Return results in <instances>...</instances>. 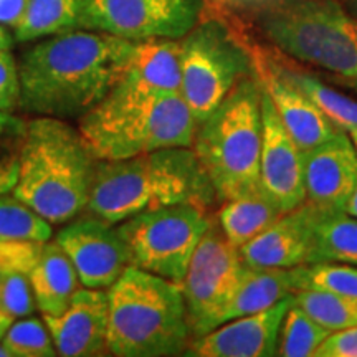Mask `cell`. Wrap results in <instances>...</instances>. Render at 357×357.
<instances>
[{
	"instance_id": "cell-28",
	"label": "cell",
	"mask_w": 357,
	"mask_h": 357,
	"mask_svg": "<svg viewBox=\"0 0 357 357\" xmlns=\"http://www.w3.org/2000/svg\"><path fill=\"white\" fill-rule=\"evenodd\" d=\"M52 223L15 195H0V242H48Z\"/></svg>"
},
{
	"instance_id": "cell-39",
	"label": "cell",
	"mask_w": 357,
	"mask_h": 357,
	"mask_svg": "<svg viewBox=\"0 0 357 357\" xmlns=\"http://www.w3.org/2000/svg\"><path fill=\"white\" fill-rule=\"evenodd\" d=\"M13 323V318L12 316H8L6 311L0 310V337L6 334V331L8 328H10V324Z\"/></svg>"
},
{
	"instance_id": "cell-1",
	"label": "cell",
	"mask_w": 357,
	"mask_h": 357,
	"mask_svg": "<svg viewBox=\"0 0 357 357\" xmlns=\"http://www.w3.org/2000/svg\"><path fill=\"white\" fill-rule=\"evenodd\" d=\"M136 42L73 29L42 38L19 63L24 113L79 119L121 78Z\"/></svg>"
},
{
	"instance_id": "cell-41",
	"label": "cell",
	"mask_w": 357,
	"mask_h": 357,
	"mask_svg": "<svg viewBox=\"0 0 357 357\" xmlns=\"http://www.w3.org/2000/svg\"><path fill=\"white\" fill-rule=\"evenodd\" d=\"M347 134H349V137H351V141H352V144L356 146V149H357V128H352V129H347L346 131Z\"/></svg>"
},
{
	"instance_id": "cell-7",
	"label": "cell",
	"mask_w": 357,
	"mask_h": 357,
	"mask_svg": "<svg viewBox=\"0 0 357 357\" xmlns=\"http://www.w3.org/2000/svg\"><path fill=\"white\" fill-rule=\"evenodd\" d=\"M258 26L287 56L349 83L357 79V19L339 0H275Z\"/></svg>"
},
{
	"instance_id": "cell-26",
	"label": "cell",
	"mask_w": 357,
	"mask_h": 357,
	"mask_svg": "<svg viewBox=\"0 0 357 357\" xmlns=\"http://www.w3.org/2000/svg\"><path fill=\"white\" fill-rule=\"evenodd\" d=\"M333 331L324 328L311 314L303 310L298 303L288 307L281 321L278 337V356L281 357H311L324 339Z\"/></svg>"
},
{
	"instance_id": "cell-12",
	"label": "cell",
	"mask_w": 357,
	"mask_h": 357,
	"mask_svg": "<svg viewBox=\"0 0 357 357\" xmlns=\"http://www.w3.org/2000/svg\"><path fill=\"white\" fill-rule=\"evenodd\" d=\"M55 242L77 268L84 288L108 289L129 266V253L118 225L86 215L66 222Z\"/></svg>"
},
{
	"instance_id": "cell-30",
	"label": "cell",
	"mask_w": 357,
	"mask_h": 357,
	"mask_svg": "<svg viewBox=\"0 0 357 357\" xmlns=\"http://www.w3.org/2000/svg\"><path fill=\"white\" fill-rule=\"evenodd\" d=\"M25 134L24 118L0 111V195L12 192L17 184Z\"/></svg>"
},
{
	"instance_id": "cell-37",
	"label": "cell",
	"mask_w": 357,
	"mask_h": 357,
	"mask_svg": "<svg viewBox=\"0 0 357 357\" xmlns=\"http://www.w3.org/2000/svg\"><path fill=\"white\" fill-rule=\"evenodd\" d=\"M12 45H13V38L8 35L6 26L0 25V52L10 50Z\"/></svg>"
},
{
	"instance_id": "cell-13",
	"label": "cell",
	"mask_w": 357,
	"mask_h": 357,
	"mask_svg": "<svg viewBox=\"0 0 357 357\" xmlns=\"http://www.w3.org/2000/svg\"><path fill=\"white\" fill-rule=\"evenodd\" d=\"M260 102V187L283 212H288L306 202L305 153L284 128L273 101L263 86Z\"/></svg>"
},
{
	"instance_id": "cell-29",
	"label": "cell",
	"mask_w": 357,
	"mask_h": 357,
	"mask_svg": "<svg viewBox=\"0 0 357 357\" xmlns=\"http://www.w3.org/2000/svg\"><path fill=\"white\" fill-rule=\"evenodd\" d=\"M293 298L307 314L331 331L357 326V298L312 289L294 291Z\"/></svg>"
},
{
	"instance_id": "cell-14",
	"label": "cell",
	"mask_w": 357,
	"mask_h": 357,
	"mask_svg": "<svg viewBox=\"0 0 357 357\" xmlns=\"http://www.w3.org/2000/svg\"><path fill=\"white\" fill-rule=\"evenodd\" d=\"M293 294L268 310L231 319L207 334L192 337L185 356L194 357H271L278 356L281 321Z\"/></svg>"
},
{
	"instance_id": "cell-18",
	"label": "cell",
	"mask_w": 357,
	"mask_h": 357,
	"mask_svg": "<svg viewBox=\"0 0 357 357\" xmlns=\"http://www.w3.org/2000/svg\"><path fill=\"white\" fill-rule=\"evenodd\" d=\"M255 73L273 101L284 128L300 146L303 153L314 149L316 146L329 141L339 129L328 116L321 113L318 106L306 98L298 88L287 82L268 61L266 53L253 50Z\"/></svg>"
},
{
	"instance_id": "cell-31",
	"label": "cell",
	"mask_w": 357,
	"mask_h": 357,
	"mask_svg": "<svg viewBox=\"0 0 357 357\" xmlns=\"http://www.w3.org/2000/svg\"><path fill=\"white\" fill-rule=\"evenodd\" d=\"M0 341L10 357H53L58 354L47 324L37 318H22L12 323Z\"/></svg>"
},
{
	"instance_id": "cell-23",
	"label": "cell",
	"mask_w": 357,
	"mask_h": 357,
	"mask_svg": "<svg viewBox=\"0 0 357 357\" xmlns=\"http://www.w3.org/2000/svg\"><path fill=\"white\" fill-rule=\"evenodd\" d=\"M271 66L278 71L287 82L298 88L306 98L314 102L321 109V113L328 116L337 128L352 129L357 128V101L346 96L344 93L337 91L336 88L328 86L321 82L319 78L312 77L310 73H305L296 66H289L283 61H278V58L266 55Z\"/></svg>"
},
{
	"instance_id": "cell-5",
	"label": "cell",
	"mask_w": 357,
	"mask_h": 357,
	"mask_svg": "<svg viewBox=\"0 0 357 357\" xmlns=\"http://www.w3.org/2000/svg\"><path fill=\"white\" fill-rule=\"evenodd\" d=\"M192 337L181 284L129 265L108 288L106 347L118 357L185 354Z\"/></svg>"
},
{
	"instance_id": "cell-27",
	"label": "cell",
	"mask_w": 357,
	"mask_h": 357,
	"mask_svg": "<svg viewBox=\"0 0 357 357\" xmlns=\"http://www.w3.org/2000/svg\"><path fill=\"white\" fill-rule=\"evenodd\" d=\"M294 291L334 293L357 298V265L347 263H305L289 270Z\"/></svg>"
},
{
	"instance_id": "cell-42",
	"label": "cell",
	"mask_w": 357,
	"mask_h": 357,
	"mask_svg": "<svg viewBox=\"0 0 357 357\" xmlns=\"http://www.w3.org/2000/svg\"><path fill=\"white\" fill-rule=\"evenodd\" d=\"M223 2H231V3H248V2H260V0H223Z\"/></svg>"
},
{
	"instance_id": "cell-11",
	"label": "cell",
	"mask_w": 357,
	"mask_h": 357,
	"mask_svg": "<svg viewBox=\"0 0 357 357\" xmlns=\"http://www.w3.org/2000/svg\"><path fill=\"white\" fill-rule=\"evenodd\" d=\"M245 268L240 250L229 242L212 218L181 283L192 337L211 331L213 318L238 287Z\"/></svg>"
},
{
	"instance_id": "cell-44",
	"label": "cell",
	"mask_w": 357,
	"mask_h": 357,
	"mask_svg": "<svg viewBox=\"0 0 357 357\" xmlns=\"http://www.w3.org/2000/svg\"><path fill=\"white\" fill-rule=\"evenodd\" d=\"M351 84H352V86H354V89L357 91V79H354V82H352Z\"/></svg>"
},
{
	"instance_id": "cell-10",
	"label": "cell",
	"mask_w": 357,
	"mask_h": 357,
	"mask_svg": "<svg viewBox=\"0 0 357 357\" xmlns=\"http://www.w3.org/2000/svg\"><path fill=\"white\" fill-rule=\"evenodd\" d=\"M207 0H79L78 29L132 42L181 40L202 20Z\"/></svg>"
},
{
	"instance_id": "cell-2",
	"label": "cell",
	"mask_w": 357,
	"mask_h": 357,
	"mask_svg": "<svg viewBox=\"0 0 357 357\" xmlns=\"http://www.w3.org/2000/svg\"><path fill=\"white\" fill-rule=\"evenodd\" d=\"M217 192L192 147H167L126 159H98L84 212L118 225L174 204L211 211Z\"/></svg>"
},
{
	"instance_id": "cell-19",
	"label": "cell",
	"mask_w": 357,
	"mask_h": 357,
	"mask_svg": "<svg viewBox=\"0 0 357 357\" xmlns=\"http://www.w3.org/2000/svg\"><path fill=\"white\" fill-rule=\"evenodd\" d=\"M29 278L37 307L50 316L63 312L82 284L77 268L56 242L43 243Z\"/></svg>"
},
{
	"instance_id": "cell-35",
	"label": "cell",
	"mask_w": 357,
	"mask_h": 357,
	"mask_svg": "<svg viewBox=\"0 0 357 357\" xmlns=\"http://www.w3.org/2000/svg\"><path fill=\"white\" fill-rule=\"evenodd\" d=\"M314 357H357V326L333 331L316 349Z\"/></svg>"
},
{
	"instance_id": "cell-16",
	"label": "cell",
	"mask_w": 357,
	"mask_h": 357,
	"mask_svg": "<svg viewBox=\"0 0 357 357\" xmlns=\"http://www.w3.org/2000/svg\"><path fill=\"white\" fill-rule=\"evenodd\" d=\"M323 213L307 200L284 212L266 230L238 248L243 263L258 270H291L305 265Z\"/></svg>"
},
{
	"instance_id": "cell-4",
	"label": "cell",
	"mask_w": 357,
	"mask_h": 357,
	"mask_svg": "<svg viewBox=\"0 0 357 357\" xmlns=\"http://www.w3.org/2000/svg\"><path fill=\"white\" fill-rule=\"evenodd\" d=\"M98 158L79 129L66 119L37 116L26 121L20 172L13 195L50 223L84 212Z\"/></svg>"
},
{
	"instance_id": "cell-38",
	"label": "cell",
	"mask_w": 357,
	"mask_h": 357,
	"mask_svg": "<svg viewBox=\"0 0 357 357\" xmlns=\"http://www.w3.org/2000/svg\"><path fill=\"white\" fill-rule=\"evenodd\" d=\"M346 213L347 215H352L357 218V185H356V189L352 190L349 202H347V205H346Z\"/></svg>"
},
{
	"instance_id": "cell-15",
	"label": "cell",
	"mask_w": 357,
	"mask_h": 357,
	"mask_svg": "<svg viewBox=\"0 0 357 357\" xmlns=\"http://www.w3.org/2000/svg\"><path fill=\"white\" fill-rule=\"evenodd\" d=\"M356 185L357 149L344 129L305 154L306 200L319 211L346 213Z\"/></svg>"
},
{
	"instance_id": "cell-34",
	"label": "cell",
	"mask_w": 357,
	"mask_h": 357,
	"mask_svg": "<svg viewBox=\"0 0 357 357\" xmlns=\"http://www.w3.org/2000/svg\"><path fill=\"white\" fill-rule=\"evenodd\" d=\"M20 71L8 50L0 52V111L13 113L20 106Z\"/></svg>"
},
{
	"instance_id": "cell-6",
	"label": "cell",
	"mask_w": 357,
	"mask_h": 357,
	"mask_svg": "<svg viewBox=\"0 0 357 357\" xmlns=\"http://www.w3.org/2000/svg\"><path fill=\"white\" fill-rule=\"evenodd\" d=\"M261 84L257 73L240 79L195 128L197 154L218 202L260 189Z\"/></svg>"
},
{
	"instance_id": "cell-21",
	"label": "cell",
	"mask_w": 357,
	"mask_h": 357,
	"mask_svg": "<svg viewBox=\"0 0 357 357\" xmlns=\"http://www.w3.org/2000/svg\"><path fill=\"white\" fill-rule=\"evenodd\" d=\"M123 77L154 93H181V42L171 38L136 42Z\"/></svg>"
},
{
	"instance_id": "cell-43",
	"label": "cell",
	"mask_w": 357,
	"mask_h": 357,
	"mask_svg": "<svg viewBox=\"0 0 357 357\" xmlns=\"http://www.w3.org/2000/svg\"><path fill=\"white\" fill-rule=\"evenodd\" d=\"M0 357H10V356H8V352H7L6 347H3L2 341H0Z\"/></svg>"
},
{
	"instance_id": "cell-20",
	"label": "cell",
	"mask_w": 357,
	"mask_h": 357,
	"mask_svg": "<svg viewBox=\"0 0 357 357\" xmlns=\"http://www.w3.org/2000/svg\"><path fill=\"white\" fill-rule=\"evenodd\" d=\"M293 293L289 270H258L247 266L234 294L213 318L212 329L231 319L268 310Z\"/></svg>"
},
{
	"instance_id": "cell-32",
	"label": "cell",
	"mask_w": 357,
	"mask_h": 357,
	"mask_svg": "<svg viewBox=\"0 0 357 357\" xmlns=\"http://www.w3.org/2000/svg\"><path fill=\"white\" fill-rule=\"evenodd\" d=\"M37 307L29 275L10 273L0 276V310L13 319L26 318Z\"/></svg>"
},
{
	"instance_id": "cell-24",
	"label": "cell",
	"mask_w": 357,
	"mask_h": 357,
	"mask_svg": "<svg viewBox=\"0 0 357 357\" xmlns=\"http://www.w3.org/2000/svg\"><path fill=\"white\" fill-rule=\"evenodd\" d=\"M79 0H29L26 8L13 26L17 42L26 43L78 29Z\"/></svg>"
},
{
	"instance_id": "cell-40",
	"label": "cell",
	"mask_w": 357,
	"mask_h": 357,
	"mask_svg": "<svg viewBox=\"0 0 357 357\" xmlns=\"http://www.w3.org/2000/svg\"><path fill=\"white\" fill-rule=\"evenodd\" d=\"M339 3L357 19V0H339Z\"/></svg>"
},
{
	"instance_id": "cell-22",
	"label": "cell",
	"mask_w": 357,
	"mask_h": 357,
	"mask_svg": "<svg viewBox=\"0 0 357 357\" xmlns=\"http://www.w3.org/2000/svg\"><path fill=\"white\" fill-rule=\"evenodd\" d=\"M283 213V208L260 187L250 194L222 202L215 220L229 242L240 248L266 230Z\"/></svg>"
},
{
	"instance_id": "cell-36",
	"label": "cell",
	"mask_w": 357,
	"mask_h": 357,
	"mask_svg": "<svg viewBox=\"0 0 357 357\" xmlns=\"http://www.w3.org/2000/svg\"><path fill=\"white\" fill-rule=\"evenodd\" d=\"M29 0H0V25L15 26L24 15Z\"/></svg>"
},
{
	"instance_id": "cell-25",
	"label": "cell",
	"mask_w": 357,
	"mask_h": 357,
	"mask_svg": "<svg viewBox=\"0 0 357 357\" xmlns=\"http://www.w3.org/2000/svg\"><path fill=\"white\" fill-rule=\"evenodd\" d=\"M307 263L357 265V218L324 212L316 225Z\"/></svg>"
},
{
	"instance_id": "cell-3",
	"label": "cell",
	"mask_w": 357,
	"mask_h": 357,
	"mask_svg": "<svg viewBox=\"0 0 357 357\" xmlns=\"http://www.w3.org/2000/svg\"><path fill=\"white\" fill-rule=\"evenodd\" d=\"M194 114L181 93H154L123 77L78 119L98 159H126L167 147H192Z\"/></svg>"
},
{
	"instance_id": "cell-17",
	"label": "cell",
	"mask_w": 357,
	"mask_h": 357,
	"mask_svg": "<svg viewBox=\"0 0 357 357\" xmlns=\"http://www.w3.org/2000/svg\"><path fill=\"white\" fill-rule=\"evenodd\" d=\"M43 321L60 356L102 354V351H108V289H78L63 312L43 314Z\"/></svg>"
},
{
	"instance_id": "cell-33",
	"label": "cell",
	"mask_w": 357,
	"mask_h": 357,
	"mask_svg": "<svg viewBox=\"0 0 357 357\" xmlns=\"http://www.w3.org/2000/svg\"><path fill=\"white\" fill-rule=\"evenodd\" d=\"M45 242H0V276L29 275L37 263Z\"/></svg>"
},
{
	"instance_id": "cell-8",
	"label": "cell",
	"mask_w": 357,
	"mask_h": 357,
	"mask_svg": "<svg viewBox=\"0 0 357 357\" xmlns=\"http://www.w3.org/2000/svg\"><path fill=\"white\" fill-rule=\"evenodd\" d=\"M178 42L181 95L199 124L240 79L255 73V60L238 35L217 17H202Z\"/></svg>"
},
{
	"instance_id": "cell-9",
	"label": "cell",
	"mask_w": 357,
	"mask_h": 357,
	"mask_svg": "<svg viewBox=\"0 0 357 357\" xmlns=\"http://www.w3.org/2000/svg\"><path fill=\"white\" fill-rule=\"evenodd\" d=\"M212 218L194 204L153 208L118 223L129 265L181 284Z\"/></svg>"
}]
</instances>
